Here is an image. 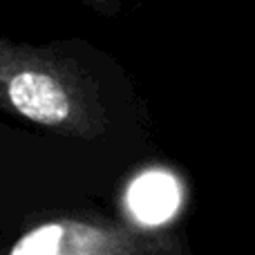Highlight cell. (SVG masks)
I'll return each instance as SVG.
<instances>
[{"label":"cell","mask_w":255,"mask_h":255,"mask_svg":"<svg viewBox=\"0 0 255 255\" xmlns=\"http://www.w3.org/2000/svg\"><path fill=\"white\" fill-rule=\"evenodd\" d=\"M9 99L22 117L38 124L56 126L70 115V101L61 83L52 76L20 72L9 81Z\"/></svg>","instance_id":"1"},{"label":"cell","mask_w":255,"mask_h":255,"mask_svg":"<svg viewBox=\"0 0 255 255\" xmlns=\"http://www.w3.org/2000/svg\"><path fill=\"white\" fill-rule=\"evenodd\" d=\"M128 204L143 224H161L179 206L177 181L163 172H148L130 186Z\"/></svg>","instance_id":"2"},{"label":"cell","mask_w":255,"mask_h":255,"mask_svg":"<svg viewBox=\"0 0 255 255\" xmlns=\"http://www.w3.org/2000/svg\"><path fill=\"white\" fill-rule=\"evenodd\" d=\"M61 238H63L61 226L56 224L40 226L38 231L22 238L18 242V247L11 251V255H56Z\"/></svg>","instance_id":"3"}]
</instances>
